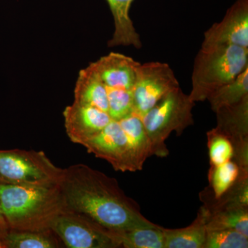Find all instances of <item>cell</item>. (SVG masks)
Segmentation results:
<instances>
[{
  "instance_id": "obj_1",
  "label": "cell",
  "mask_w": 248,
  "mask_h": 248,
  "mask_svg": "<svg viewBox=\"0 0 248 248\" xmlns=\"http://www.w3.org/2000/svg\"><path fill=\"white\" fill-rule=\"evenodd\" d=\"M60 190L67 208L83 214L113 231L153 226L140 205L128 197L115 178L87 165L63 169Z\"/></svg>"
},
{
  "instance_id": "obj_2",
  "label": "cell",
  "mask_w": 248,
  "mask_h": 248,
  "mask_svg": "<svg viewBox=\"0 0 248 248\" xmlns=\"http://www.w3.org/2000/svg\"><path fill=\"white\" fill-rule=\"evenodd\" d=\"M0 208L9 229L45 231L68 210L60 184L25 186L0 184Z\"/></svg>"
},
{
  "instance_id": "obj_3",
  "label": "cell",
  "mask_w": 248,
  "mask_h": 248,
  "mask_svg": "<svg viewBox=\"0 0 248 248\" xmlns=\"http://www.w3.org/2000/svg\"><path fill=\"white\" fill-rule=\"evenodd\" d=\"M248 68V48L236 46L201 47L194 62L189 97L195 103L204 102Z\"/></svg>"
},
{
  "instance_id": "obj_4",
  "label": "cell",
  "mask_w": 248,
  "mask_h": 248,
  "mask_svg": "<svg viewBox=\"0 0 248 248\" xmlns=\"http://www.w3.org/2000/svg\"><path fill=\"white\" fill-rule=\"evenodd\" d=\"M195 103L181 88L161 99L141 117L151 141L153 155L166 157L169 154L166 140L172 132L180 136L193 125L192 109Z\"/></svg>"
},
{
  "instance_id": "obj_5",
  "label": "cell",
  "mask_w": 248,
  "mask_h": 248,
  "mask_svg": "<svg viewBox=\"0 0 248 248\" xmlns=\"http://www.w3.org/2000/svg\"><path fill=\"white\" fill-rule=\"evenodd\" d=\"M63 169L42 151L0 150V184L25 186L59 185Z\"/></svg>"
},
{
  "instance_id": "obj_6",
  "label": "cell",
  "mask_w": 248,
  "mask_h": 248,
  "mask_svg": "<svg viewBox=\"0 0 248 248\" xmlns=\"http://www.w3.org/2000/svg\"><path fill=\"white\" fill-rule=\"evenodd\" d=\"M50 229L58 235L66 248H122L117 232L68 209L54 218Z\"/></svg>"
},
{
  "instance_id": "obj_7",
  "label": "cell",
  "mask_w": 248,
  "mask_h": 248,
  "mask_svg": "<svg viewBox=\"0 0 248 248\" xmlns=\"http://www.w3.org/2000/svg\"><path fill=\"white\" fill-rule=\"evenodd\" d=\"M179 87V81L168 63H140L132 89L134 113L143 117L165 96Z\"/></svg>"
},
{
  "instance_id": "obj_8",
  "label": "cell",
  "mask_w": 248,
  "mask_h": 248,
  "mask_svg": "<svg viewBox=\"0 0 248 248\" xmlns=\"http://www.w3.org/2000/svg\"><path fill=\"white\" fill-rule=\"evenodd\" d=\"M81 146L96 157L106 160L115 170L136 171L128 139L118 121H111L102 131Z\"/></svg>"
},
{
  "instance_id": "obj_9",
  "label": "cell",
  "mask_w": 248,
  "mask_h": 248,
  "mask_svg": "<svg viewBox=\"0 0 248 248\" xmlns=\"http://www.w3.org/2000/svg\"><path fill=\"white\" fill-rule=\"evenodd\" d=\"M236 46L248 48V0H236L221 22L205 31L202 48Z\"/></svg>"
},
{
  "instance_id": "obj_10",
  "label": "cell",
  "mask_w": 248,
  "mask_h": 248,
  "mask_svg": "<svg viewBox=\"0 0 248 248\" xmlns=\"http://www.w3.org/2000/svg\"><path fill=\"white\" fill-rule=\"evenodd\" d=\"M215 127L229 139L234 148L232 160L244 172H248V97L234 105L215 112Z\"/></svg>"
},
{
  "instance_id": "obj_11",
  "label": "cell",
  "mask_w": 248,
  "mask_h": 248,
  "mask_svg": "<svg viewBox=\"0 0 248 248\" xmlns=\"http://www.w3.org/2000/svg\"><path fill=\"white\" fill-rule=\"evenodd\" d=\"M63 117L68 138L80 145L102 131L112 120L105 111L76 102L65 108Z\"/></svg>"
},
{
  "instance_id": "obj_12",
  "label": "cell",
  "mask_w": 248,
  "mask_h": 248,
  "mask_svg": "<svg viewBox=\"0 0 248 248\" xmlns=\"http://www.w3.org/2000/svg\"><path fill=\"white\" fill-rule=\"evenodd\" d=\"M140 63L130 57L110 53L90 65L107 89L132 91Z\"/></svg>"
},
{
  "instance_id": "obj_13",
  "label": "cell",
  "mask_w": 248,
  "mask_h": 248,
  "mask_svg": "<svg viewBox=\"0 0 248 248\" xmlns=\"http://www.w3.org/2000/svg\"><path fill=\"white\" fill-rule=\"evenodd\" d=\"M113 16L115 31L108 42L109 47L133 46L141 48L140 34L134 27L130 16V10L134 0H107Z\"/></svg>"
},
{
  "instance_id": "obj_14",
  "label": "cell",
  "mask_w": 248,
  "mask_h": 248,
  "mask_svg": "<svg viewBox=\"0 0 248 248\" xmlns=\"http://www.w3.org/2000/svg\"><path fill=\"white\" fill-rule=\"evenodd\" d=\"M208 217V210L202 205L195 219L188 226L179 229L163 228L165 248H203Z\"/></svg>"
},
{
  "instance_id": "obj_15",
  "label": "cell",
  "mask_w": 248,
  "mask_h": 248,
  "mask_svg": "<svg viewBox=\"0 0 248 248\" xmlns=\"http://www.w3.org/2000/svg\"><path fill=\"white\" fill-rule=\"evenodd\" d=\"M74 94V102L108 112L107 86L91 65L80 71Z\"/></svg>"
},
{
  "instance_id": "obj_16",
  "label": "cell",
  "mask_w": 248,
  "mask_h": 248,
  "mask_svg": "<svg viewBox=\"0 0 248 248\" xmlns=\"http://www.w3.org/2000/svg\"><path fill=\"white\" fill-rule=\"evenodd\" d=\"M118 122L128 139L135 169L141 170L145 161L153 155L151 141L141 117L133 112Z\"/></svg>"
},
{
  "instance_id": "obj_17",
  "label": "cell",
  "mask_w": 248,
  "mask_h": 248,
  "mask_svg": "<svg viewBox=\"0 0 248 248\" xmlns=\"http://www.w3.org/2000/svg\"><path fill=\"white\" fill-rule=\"evenodd\" d=\"M4 248H58L65 247L52 230L45 231L9 229L3 236Z\"/></svg>"
},
{
  "instance_id": "obj_18",
  "label": "cell",
  "mask_w": 248,
  "mask_h": 248,
  "mask_svg": "<svg viewBox=\"0 0 248 248\" xmlns=\"http://www.w3.org/2000/svg\"><path fill=\"white\" fill-rule=\"evenodd\" d=\"M207 210V231L233 230L248 237V206Z\"/></svg>"
},
{
  "instance_id": "obj_19",
  "label": "cell",
  "mask_w": 248,
  "mask_h": 248,
  "mask_svg": "<svg viewBox=\"0 0 248 248\" xmlns=\"http://www.w3.org/2000/svg\"><path fill=\"white\" fill-rule=\"evenodd\" d=\"M163 228L155 224L116 232L122 248H165Z\"/></svg>"
},
{
  "instance_id": "obj_20",
  "label": "cell",
  "mask_w": 248,
  "mask_h": 248,
  "mask_svg": "<svg viewBox=\"0 0 248 248\" xmlns=\"http://www.w3.org/2000/svg\"><path fill=\"white\" fill-rule=\"evenodd\" d=\"M248 97V68L233 81L223 85L207 99L211 109L216 112L223 107L234 105Z\"/></svg>"
},
{
  "instance_id": "obj_21",
  "label": "cell",
  "mask_w": 248,
  "mask_h": 248,
  "mask_svg": "<svg viewBox=\"0 0 248 248\" xmlns=\"http://www.w3.org/2000/svg\"><path fill=\"white\" fill-rule=\"evenodd\" d=\"M239 166L231 159L217 166H210L208 181L210 190L215 198H218L231 187L239 177Z\"/></svg>"
},
{
  "instance_id": "obj_22",
  "label": "cell",
  "mask_w": 248,
  "mask_h": 248,
  "mask_svg": "<svg viewBox=\"0 0 248 248\" xmlns=\"http://www.w3.org/2000/svg\"><path fill=\"white\" fill-rule=\"evenodd\" d=\"M210 166H217L232 159L234 148L229 139L216 128L207 133Z\"/></svg>"
},
{
  "instance_id": "obj_23",
  "label": "cell",
  "mask_w": 248,
  "mask_h": 248,
  "mask_svg": "<svg viewBox=\"0 0 248 248\" xmlns=\"http://www.w3.org/2000/svg\"><path fill=\"white\" fill-rule=\"evenodd\" d=\"M248 237L233 230L207 231L203 248H248Z\"/></svg>"
},
{
  "instance_id": "obj_24",
  "label": "cell",
  "mask_w": 248,
  "mask_h": 248,
  "mask_svg": "<svg viewBox=\"0 0 248 248\" xmlns=\"http://www.w3.org/2000/svg\"><path fill=\"white\" fill-rule=\"evenodd\" d=\"M108 114L112 120L120 121L134 112L132 91L107 89Z\"/></svg>"
},
{
  "instance_id": "obj_25",
  "label": "cell",
  "mask_w": 248,
  "mask_h": 248,
  "mask_svg": "<svg viewBox=\"0 0 248 248\" xmlns=\"http://www.w3.org/2000/svg\"><path fill=\"white\" fill-rule=\"evenodd\" d=\"M9 226H8L7 223H6L4 217L3 216L1 208H0V237H1V239H2L3 236L9 231Z\"/></svg>"
},
{
  "instance_id": "obj_26",
  "label": "cell",
  "mask_w": 248,
  "mask_h": 248,
  "mask_svg": "<svg viewBox=\"0 0 248 248\" xmlns=\"http://www.w3.org/2000/svg\"><path fill=\"white\" fill-rule=\"evenodd\" d=\"M0 248H4V246H3L2 241H1V237H0Z\"/></svg>"
}]
</instances>
